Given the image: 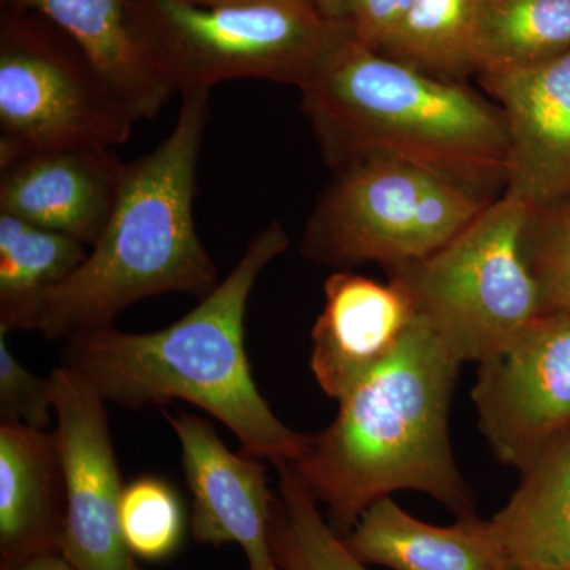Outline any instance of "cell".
Instances as JSON below:
<instances>
[{"label": "cell", "mask_w": 570, "mask_h": 570, "mask_svg": "<svg viewBox=\"0 0 570 570\" xmlns=\"http://www.w3.org/2000/svg\"><path fill=\"white\" fill-rule=\"evenodd\" d=\"M520 472L491 519L510 570H570V428Z\"/></svg>", "instance_id": "ac0fdd59"}, {"label": "cell", "mask_w": 570, "mask_h": 570, "mask_svg": "<svg viewBox=\"0 0 570 570\" xmlns=\"http://www.w3.org/2000/svg\"><path fill=\"white\" fill-rule=\"evenodd\" d=\"M66 475L56 431L0 422V568L61 553Z\"/></svg>", "instance_id": "9a60e30c"}, {"label": "cell", "mask_w": 570, "mask_h": 570, "mask_svg": "<svg viewBox=\"0 0 570 570\" xmlns=\"http://www.w3.org/2000/svg\"><path fill=\"white\" fill-rule=\"evenodd\" d=\"M121 528L137 560L156 562L174 557L186 535V512L178 491L167 480L153 475L126 483Z\"/></svg>", "instance_id": "603a6c76"}, {"label": "cell", "mask_w": 570, "mask_h": 570, "mask_svg": "<svg viewBox=\"0 0 570 570\" xmlns=\"http://www.w3.org/2000/svg\"><path fill=\"white\" fill-rule=\"evenodd\" d=\"M138 43L175 94L230 80L302 89L354 32L314 6L287 0L205 7L187 0H129Z\"/></svg>", "instance_id": "5b68a950"}, {"label": "cell", "mask_w": 570, "mask_h": 570, "mask_svg": "<svg viewBox=\"0 0 570 570\" xmlns=\"http://www.w3.org/2000/svg\"><path fill=\"white\" fill-rule=\"evenodd\" d=\"M302 108L330 167L397 160L491 198L505 187L509 132L494 102L371 50L352 32L303 86Z\"/></svg>", "instance_id": "3957f363"}, {"label": "cell", "mask_w": 570, "mask_h": 570, "mask_svg": "<svg viewBox=\"0 0 570 570\" xmlns=\"http://www.w3.org/2000/svg\"><path fill=\"white\" fill-rule=\"evenodd\" d=\"M570 50V0H482L479 75L534 66Z\"/></svg>", "instance_id": "44dd1931"}, {"label": "cell", "mask_w": 570, "mask_h": 570, "mask_svg": "<svg viewBox=\"0 0 570 570\" xmlns=\"http://www.w3.org/2000/svg\"><path fill=\"white\" fill-rule=\"evenodd\" d=\"M164 415L181 448L195 540L236 543L245 551L247 570H281L269 540L276 497L261 460L232 452L208 420L183 411Z\"/></svg>", "instance_id": "7c38bea8"}, {"label": "cell", "mask_w": 570, "mask_h": 570, "mask_svg": "<svg viewBox=\"0 0 570 570\" xmlns=\"http://www.w3.org/2000/svg\"><path fill=\"white\" fill-rule=\"evenodd\" d=\"M36 10L88 56L135 121L159 115L175 91L145 55L130 22L129 0H7Z\"/></svg>", "instance_id": "e0dca14e"}, {"label": "cell", "mask_w": 570, "mask_h": 570, "mask_svg": "<svg viewBox=\"0 0 570 570\" xmlns=\"http://www.w3.org/2000/svg\"><path fill=\"white\" fill-rule=\"evenodd\" d=\"M524 254L546 311L570 314V204L532 214Z\"/></svg>", "instance_id": "cb8c5ba5"}, {"label": "cell", "mask_w": 570, "mask_h": 570, "mask_svg": "<svg viewBox=\"0 0 570 570\" xmlns=\"http://www.w3.org/2000/svg\"><path fill=\"white\" fill-rule=\"evenodd\" d=\"M335 178L311 214L303 254L346 268H390L436 253L493 200L441 176L392 159L356 160Z\"/></svg>", "instance_id": "52a82bcc"}, {"label": "cell", "mask_w": 570, "mask_h": 570, "mask_svg": "<svg viewBox=\"0 0 570 570\" xmlns=\"http://www.w3.org/2000/svg\"><path fill=\"white\" fill-rule=\"evenodd\" d=\"M279 490L273 502V558L281 570H367L324 519L316 498L292 464H276Z\"/></svg>", "instance_id": "7402d4cb"}, {"label": "cell", "mask_w": 570, "mask_h": 570, "mask_svg": "<svg viewBox=\"0 0 570 570\" xmlns=\"http://www.w3.org/2000/svg\"><path fill=\"white\" fill-rule=\"evenodd\" d=\"M135 119L70 39L61 45L20 20L0 47V170L31 154L69 146L112 148Z\"/></svg>", "instance_id": "ba28073f"}, {"label": "cell", "mask_w": 570, "mask_h": 570, "mask_svg": "<svg viewBox=\"0 0 570 570\" xmlns=\"http://www.w3.org/2000/svg\"><path fill=\"white\" fill-rule=\"evenodd\" d=\"M124 167L97 146L31 154L0 170V212L91 249L118 202Z\"/></svg>", "instance_id": "5bb4252c"}, {"label": "cell", "mask_w": 570, "mask_h": 570, "mask_svg": "<svg viewBox=\"0 0 570 570\" xmlns=\"http://www.w3.org/2000/svg\"><path fill=\"white\" fill-rule=\"evenodd\" d=\"M460 365L415 316L395 355L337 401L325 430L309 434L292 468L341 538L371 504L400 490L430 494L456 519L475 515L449 433Z\"/></svg>", "instance_id": "7a4b0ae2"}, {"label": "cell", "mask_w": 570, "mask_h": 570, "mask_svg": "<svg viewBox=\"0 0 570 570\" xmlns=\"http://www.w3.org/2000/svg\"><path fill=\"white\" fill-rule=\"evenodd\" d=\"M508 124L504 194L532 214L570 204V50L534 66L483 71Z\"/></svg>", "instance_id": "8fae6325"}, {"label": "cell", "mask_w": 570, "mask_h": 570, "mask_svg": "<svg viewBox=\"0 0 570 570\" xmlns=\"http://www.w3.org/2000/svg\"><path fill=\"white\" fill-rule=\"evenodd\" d=\"M324 307L311 332V371L326 396L340 401L387 363L414 324L406 292L340 269L326 279Z\"/></svg>", "instance_id": "4fadbf2b"}, {"label": "cell", "mask_w": 570, "mask_h": 570, "mask_svg": "<svg viewBox=\"0 0 570 570\" xmlns=\"http://www.w3.org/2000/svg\"><path fill=\"white\" fill-rule=\"evenodd\" d=\"M415 0H348V24L356 39L371 50H381L384 41L414 6Z\"/></svg>", "instance_id": "484cf974"}, {"label": "cell", "mask_w": 570, "mask_h": 570, "mask_svg": "<svg viewBox=\"0 0 570 570\" xmlns=\"http://www.w3.org/2000/svg\"><path fill=\"white\" fill-rule=\"evenodd\" d=\"M313 2L330 20L348 22V0H313Z\"/></svg>", "instance_id": "83f0119b"}, {"label": "cell", "mask_w": 570, "mask_h": 570, "mask_svg": "<svg viewBox=\"0 0 570 570\" xmlns=\"http://www.w3.org/2000/svg\"><path fill=\"white\" fill-rule=\"evenodd\" d=\"M482 0H415L381 55L442 80L479 75L478 32Z\"/></svg>", "instance_id": "ffe728a7"}, {"label": "cell", "mask_w": 570, "mask_h": 570, "mask_svg": "<svg viewBox=\"0 0 570 570\" xmlns=\"http://www.w3.org/2000/svg\"><path fill=\"white\" fill-rule=\"evenodd\" d=\"M471 396L497 459L523 471L570 428V314L543 311L482 360Z\"/></svg>", "instance_id": "9c48e42d"}, {"label": "cell", "mask_w": 570, "mask_h": 570, "mask_svg": "<svg viewBox=\"0 0 570 570\" xmlns=\"http://www.w3.org/2000/svg\"><path fill=\"white\" fill-rule=\"evenodd\" d=\"M209 118V91L183 94L174 130L124 167L110 220L85 262L41 302L32 332L63 340L112 325L151 296L204 298L219 284L197 234V168Z\"/></svg>", "instance_id": "277c9868"}, {"label": "cell", "mask_w": 570, "mask_h": 570, "mask_svg": "<svg viewBox=\"0 0 570 570\" xmlns=\"http://www.w3.org/2000/svg\"><path fill=\"white\" fill-rule=\"evenodd\" d=\"M187 2L197 3V6L214 7L230 6V3L269 2V0H187ZM287 2H302L309 3V6H314L313 0H287Z\"/></svg>", "instance_id": "f1b7e54d"}, {"label": "cell", "mask_w": 570, "mask_h": 570, "mask_svg": "<svg viewBox=\"0 0 570 570\" xmlns=\"http://www.w3.org/2000/svg\"><path fill=\"white\" fill-rule=\"evenodd\" d=\"M343 539L360 561L393 570H510L491 520L434 527L392 497L371 504Z\"/></svg>", "instance_id": "2e32d148"}, {"label": "cell", "mask_w": 570, "mask_h": 570, "mask_svg": "<svg viewBox=\"0 0 570 570\" xmlns=\"http://www.w3.org/2000/svg\"><path fill=\"white\" fill-rule=\"evenodd\" d=\"M0 570H78L62 553L37 554Z\"/></svg>", "instance_id": "4316f807"}, {"label": "cell", "mask_w": 570, "mask_h": 570, "mask_svg": "<svg viewBox=\"0 0 570 570\" xmlns=\"http://www.w3.org/2000/svg\"><path fill=\"white\" fill-rule=\"evenodd\" d=\"M7 336L0 330V422L47 430L55 414L50 379L36 376L22 365Z\"/></svg>", "instance_id": "d4e9b609"}, {"label": "cell", "mask_w": 570, "mask_h": 570, "mask_svg": "<svg viewBox=\"0 0 570 570\" xmlns=\"http://www.w3.org/2000/svg\"><path fill=\"white\" fill-rule=\"evenodd\" d=\"M531 217L501 195L436 253L385 268L461 363L489 358L546 311L524 254Z\"/></svg>", "instance_id": "8992f818"}, {"label": "cell", "mask_w": 570, "mask_h": 570, "mask_svg": "<svg viewBox=\"0 0 570 570\" xmlns=\"http://www.w3.org/2000/svg\"><path fill=\"white\" fill-rule=\"evenodd\" d=\"M288 246L287 232L273 220L247 243L223 283L175 324L149 333L112 325L80 333L66 341L62 365L81 374L107 403L137 411L183 400L223 422L245 455L296 463L309 434L276 417L255 385L245 347L254 285Z\"/></svg>", "instance_id": "6da1fadb"}, {"label": "cell", "mask_w": 570, "mask_h": 570, "mask_svg": "<svg viewBox=\"0 0 570 570\" xmlns=\"http://www.w3.org/2000/svg\"><path fill=\"white\" fill-rule=\"evenodd\" d=\"M88 253L69 236L0 212V330L32 332L41 302Z\"/></svg>", "instance_id": "d6986e66"}, {"label": "cell", "mask_w": 570, "mask_h": 570, "mask_svg": "<svg viewBox=\"0 0 570 570\" xmlns=\"http://www.w3.org/2000/svg\"><path fill=\"white\" fill-rule=\"evenodd\" d=\"M56 436L66 475L62 551L78 570H145L121 528V471L112 445L107 401L71 367L52 371Z\"/></svg>", "instance_id": "30bf717a"}]
</instances>
